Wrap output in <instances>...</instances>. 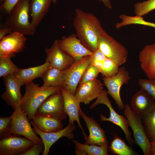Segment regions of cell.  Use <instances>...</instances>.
<instances>
[{
  "mask_svg": "<svg viewBox=\"0 0 155 155\" xmlns=\"http://www.w3.org/2000/svg\"><path fill=\"white\" fill-rule=\"evenodd\" d=\"M73 24L78 38L85 47L92 52L98 49L99 38L106 31L94 14L76 9Z\"/></svg>",
  "mask_w": 155,
  "mask_h": 155,
  "instance_id": "cell-1",
  "label": "cell"
},
{
  "mask_svg": "<svg viewBox=\"0 0 155 155\" xmlns=\"http://www.w3.org/2000/svg\"><path fill=\"white\" fill-rule=\"evenodd\" d=\"M62 88L39 86L32 82L26 85L25 92L22 97L20 108L25 113L29 121L35 117L37 110L50 95L60 90Z\"/></svg>",
  "mask_w": 155,
  "mask_h": 155,
  "instance_id": "cell-2",
  "label": "cell"
},
{
  "mask_svg": "<svg viewBox=\"0 0 155 155\" xmlns=\"http://www.w3.org/2000/svg\"><path fill=\"white\" fill-rule=\"evenodd\" d=\"M30 0H19L9 14L7 27L13 32L30 36L35 34L36 28L29 19Z\"/></svg>",
  "mask_w": 155,
  "mask_h": 155,
  "instance_id": "cell-3",
  "label": "cell"
},
{
  "mask_svg": "<svg viewBox=\"0 0 155 155\" xmlns=\"http://www.w3.org/2000/svg\"><path fill=\"white\" fill-rule=\"evenodd\" d=\"M98 49L119 66L127 61L128 52L126 48L106 32L99 37Z\"/></svg>",
  "mask_w": 155,
  "mask_h": 155,
  "instance_id": "cell-4",
  "label": "cell"
},
{
  "mask_svg": "<svg viewBox=\"0 0 155 155\" xmlns=\"http://www.w3.org/2000/svg\"><path fill=\"white\" fill-rule=\"evenodd\" d=\"M107 91L103 90L100 94L96 98L95 102L90 106L92 109L99 104L106 105L109 108L110 116L107 118L103 115L100 114V120L101 122L109 121L119 127L125 134V139L130 146L133 145L134 141L133 139L131 132L129 129L128 121L125 117L119 114L113 108L111 101L108 96Z\"/></svg>",
  "mask_w": 155,
  "mask_h": 155,
  "instance_id": "cell-5",
  "label": "cell"
},
{
  "mask_svg": "<svg viewBox=\"0 0 155 155\" xmlns=\"http://www.w3.org/2000/svg\"><path fill=\"white\" fill-rule=\"evenodd\" d=\"M124 114L133 132L134 142L140 148L144 155H151V141L146 135L142 118L132 111L127 104L125 105Z\"/></svg>",
  "mask_w": 155,
  "mask_h": 155,
  "instance_id": "cell-6",
  "label": "cell"
},
{
  "mask_svg": "<svg viewBox=\"0 0 155 155\" xmlns=\"http://www.w3.org/2000/svg\"><path fill=\"white\" fill-rule=\"evenodd\" d=\"M11 116V125L9 134L23 136L35 144L43 143L31 127L26 114L20 106L14 110Z\"/></svg>",
  "mask_w": 155,
  "mask_h": 155,
  "instance_id": "cell-7",
  "label": "cell"
},
{
  "mask_svg": "<svg viewBox=\"0 0 155 155\" xmlns=\"http://www.w3.org/2000/svg\"><path fill=\"white\" fill-rule=\"evenodd\" d=\"M35 116L53 117L62 121L67 118L61 90L50 95L44 101L37 110Z\"/></svg>",
  "mask_w": 155,
  "mask_h": 155,
  "instance_id": "cell-8",
  "label": "cell"
},
{
  "mask_svg": "<svg viewBox=\"0 0 155 155\" xmlns=\"http://www.w3.org/2000/svg\"><path fill=\"white\" fill-rule=\"evenodd\" d=\"M90 64V55L75 61L68 69L63 71L64 83L62 88L74 95L78 85L86 68Z\"/></svg>",
  "mask_w": 155,
  "mask_h": 155,
  "instance_id": "cell-9",
  "label": "cell"
},
{
  "mask_svg": "<svg viewBox=\"0 0 155 155\" xmlns=\"http://www.w3.org/2000/svg\"><path fill=\"white\" fill-rule=\"evenodd\" d=\"M102 79L107 88L108 94L113 98L119 109H124L125 105L121 98L120 90L122 85L128 84L131 79L128 71L122 66L114 76L109 78L103 77Z\"/></svg>",
  "mask_w": 155,
  "mask_h": 155,
  "instance_id": "cell-10",
  "label": "cell"
},
{
  "mask_svg": "<svg viewBox=\"0 0 155 155\" xmlns=\"http://www.w3.org/2000/svg\"><path fill=\"white\" fill-rule=\"evenodd\" d=\"M34 143L18 135L8 134L0 139V155H22Z\"/></svg>",
  "mask_w": 155,
  "mask_h": 155,
  "instance_id": "cell-11",
  "label": "cell"
},
{
  "mask_svg": "<svg viewBox=\"0 0 155 155\" xmlns=\"http://www.w3.org/2000/svg\"><path fill=\"white\" fill-rule=\"evenodd\" d=\"M57 42L61 49L76 61L93 53L83 45L76 34H72L68 37L63 36Z\"/></svg>",
  "mask_w": 155,
  "mask_h": 155,
  "instance_id": "cell-12",
  "label": "cell"
},
{
  "mask_svg": "<svg viewBox=\"0 0 155 155\" xmlns=\"http://www.w3.org/2000/svg\"><path fill=\"white\" fill-rule=\"evenodd\" d=\"M30 123L33 126V129L34 131L40 137L44 145V149L42 152V155H48L51 146L60 138L65 137L69 140H71L74 138L73 132L76 128L74 123H69L65 128L58 131L45 133L39 130L31 121Z\"/></svg>",
  "mask_w": 155,
  "mask_h": 155,
  "instance_id": "cell-13",
  "label": "cell"
},
{
  "mask_svg": "<svg viewBox=\"0 0 155 155\" xmlns=\"http://www.w3.org/2000/svg\"><path fill=\"white\" fill-rule=\"evenodd\" d=\"M45 52L46 61L49 62L51 67L62 71L69 68L75 61L61 49L57 40H54L50 48L46 47Z\"/></svg>",
  "mask_w": 155,
  "mask_h": 155,
  "instance_id": "cell-14",
  "label": "cell"
},
{
  "mask_svg": "<svg viewBox=\"0 0 155 155\" xmlns=\"http://www.w3.org/2000/svg\"><path fill=\"white\" fill-rule=\"evenodd\" d=\"M26 40L24 34L13 32L0 40V56L14 57L24 49Z\"/></svg>",
  "mask_w": 155,
  "mask_h": 155,
  "instance_id": "cell-15",
  "label": "cell"
},
{
  "mask_svg": "<svg viewBox=\"0 0 155 155\" xmlns=\"http://www.w3.org/2000/svg\"><path fill=\"white\" fill-rule=\"evenodd\" d=\"M5 90L1 96V98L13 110L20 107L22 96L20 92L22 86L15 75L4 77Z\"/></svg>",
  "mask_w": 155,
  "mask_h": 155,
  "instance_id": "cell-16",
  "label": "cell"
},
{
  "mask_svg": "<svg viewBox=\"0 0 155 155\" xmlns=\"http://www.w3.org/2000/svg\"><path fill=\"white\" fill-rule=\"evenodd\" d=\"M129 105L132 111L142 119L155 106V99L141 88L132 96Z\"/></svg>",
  "mask_w": 155,
  "mask_h": 155,
  "instance_id": "cell-17",
  "label": "cell"
},
{
  "mask_svg": "<svg viewBox=\"0 0 155 155\" xmlns=\"http://www.w3.org/2000/svg\"><path fill=\"white\" fill-rule=\"evenodd\" d=\"M103 84L97 79L79 84L74 95L81 103L89 104L96 98L103 90Z\"/></svg>",
  "mask_w": 155,
  "mask_h": 155,
  "instance_id": "cell-18",
  "label": "cell"
},
{
  "mask_svg": "<svg viewBox=\"0 0 155 155\" xmlns=\"http://www.w3.org/2000/svg\"><path fill=\"white\" fill-rule=\"evenodd\" d=\"M79 115L85 121L89 132L84 144L99 146L108 145L109 142L106 138L105 132L98 123L92 118L86 115L81 108Z\"/></svg>",
  "mask_w": 155,
  "mask_h": 155,
  "instance_id": "cell-19",
  "label": "cell"
},
{
  "mask_svg": "<svg viewBox=\"0 0 155 155\" xmlns=\"http://www.w3.org/2000/svg\"><path fill=\"white\" fill-rule=\"evenodd\" d=\"M64 100L65 111L69 117V123H74L76 121L79 127L82 131L84 139L87 137L81 125L79 119L80 102L74 95L62 88L61 89Z\"/></svg>",
  "mask_w": 155,
  "mask_h": 155,
  "instance_id": "cell-20",
  "label": "cell"
},
{
  "mask_svg": "<svg viewBox=\"0 0 155 155\" xmlns=\"http://www.w3.org/2000/svg\"><path fill=\"white\" fill-rule=\"evenodd\" d=\"M139 61L148 78L155 79V43L146 45L140 51Z\"/></svg>",
  "mask_w": 155,
  "mask_h": 155,
  "instance_id": "cell-21",
  "label": "cell"
},
{
  "mask_svg": "<svg viewBox=\"0 0 155 155\" xmlns=\"http://www.w3.org/2000/svg\"><path fill=\"white\" fill-rule=\"evenodd\" d=\"M51 67L50 63L46 61L39 66L26 69H19L15 75L22 86L26 85L36 78H42L45 72Z\"/></svg>",
  "mask_w": 155,
  "mask_h": 155,
  "instance_id": "cell-22",
  "label": "cell"
},
{
  "mask_svg": "<svg viewBox=\"0 0 155 155\" xmlns=\"http://www.w3.org/2000/svg\"><path fill=\"white\" fill-rule=\"evenodd\" d=\"M52 0H30V14L31 17V23L36 28L40 23L47 13Z\"/></svg>",
  "mask_w": 155,
  "mask_h": 155,
  "instance_id": "cell-23",
  "label": "cell"
},
{
  "mask_svg": "<svg viewBox=\"0 0 155 155\" xmlns=\"http://www.w3.org/2000/svg\"><path fill=\"white\" fill-rule=\"evenodd\" d=\"M31 121L39 130L44 132L58 131L63 129V127L61 121L53 117L35 116Z\"/></svg>",
  "mask_w": 155,
  "mask_h": 155,
  "instance_id": "cell-24",
  "label": "cell"
},
{
  "mask_svg": "<svg viewBox=\"0 0 155 155\" xmlns=\"http://www.w3.org/2000/svg\"><path fill=\"white\" fill-rule=\"evenodd\" d=\"M44 87L62 88L64 83L63 71L51 67L44 73L42 78Z\"/></svg>",
  "mask_w": 155,
  "mask_h": 155,
  "instance_id": "cell-25",
  "label": "cell"
},
{
  "mask_svg": "<svg viewBox=\"0 0 155 155\" xmlns=\"http://www.w3.org/2000/svg\"><path fill=\"white\" fill-rule=\"evenodd\" d=\"M73 142L75 146V149L83 151L88 155H108V145L99 146L95 145L82 144L75 140Z\"/></svg>",
  "mask_w": 155,
  "mask_h": 155,
  "instance_id": "cell-26",
  "label": "cell"
},
{
  "mask_svg": "<svg viewBox=\"0 0 155 155\" xmlns=\"http://www.w3.org/2000/svg\"><path fill=\"white\" fill-rule=\"evenodd\" d=\"M109 149L112 153L118 155L138 154L133 149L127 145L124 141L117 136H115Z\"/></svg>",
  "mask_w": 155,
  "mask_h": 155,
  "instance_id": "cell-27",
  "label": "cell"
},
{
  "mask_svg": "<svg viewBox=\"0 0 155 155\" xmlns=\"http://www.w3.org/2000/svg\"><path fill=\"white\" fill-rule=\"evenodd\" d=\"M142 119L146 135L151 142L155 137V106Z\"/></svg>",
  "mask_w": 155,
  "mask_h": 155,
  "instance_id": "cell-28",
  "label": "cell"
},
{
  "mask_svg": "<svg viewBox=\"0 0 155 155\" xmlns=\"http://www.w3.org/2000/svg\"><path fill=\"white\" fill-rule=\"evenodd\" d=\"M9 56H0V77L16 75L19 68L12 61Z\"/></svg>",
  "mask_w": 155,
  "mask_h": 155,
  "instance_id": "cell-29",
  "label": "cell"
},
{
  "mask_svg": "<svg viewBox=\"0 0 155 155\" xmlns=\"http://www.w3.org/2000/svg\"><path fill=\"white\" fill-rule=\"evenodd\" d=\"M119 67L113 61L106 57L100 68V73L103 77H112L118 73L119 69Z\"/></svg>",
  "mask_w": 155,
  "mask_h": 155,
  "instance_id": "cell-30",
  "label": "cell"
},
{
  "mask_svg": "<svg viewBox=\"0 0 155 155\" xmlns=\"http://www.w3.org/2000/svg\"><path fill=\"white\" fill-rule=\"evenodd\" d=\"M136 15L142 16L155 9V0H147L138 2L134 5Z\"/></svg>",
  "mask_w": 155,
  "mask_h": 155,
  "instance_id": "cell-31",
  "label": "cell"
},
{
  "mask_svg": "<svg viewBox=\"0 0 155 155\" xmlns=\"http://www.w3.org/2000/svg\"><path fill=\"white\" fill-rule=\"evenodd\" d=\"M100 72L99 68L90 64L84 72L79 84L97 79Z\"/></svg>",
  "mask_w": 155,
  "mask_h": 155,
  "instance_id": "cell-32",
  "label": "cell"
},
{
  "mask_svg": "<svg viewBox=\"0 0 155 155\" xmlns=\"http://www.w3.org/2000/svg\"><path fill=\"white\" fill-rule=\"evenodd\" d=\"M138 83L141 88L155 99V79L140 78Z\"/></svg>",
  "mask_w": 155,
  "mask_h": 155,
  "instance_id": "cell-33",
  "label": "cell"
},
{
  "mask_svg": "<svg viewBox=\"0 0 155 155\" xmlns=\"http://www.w3.org/2000/svg\"><path fill=\"white\" fill-rule=\"evenodd\" d=\"M12 122L11 115L0 118V138L8 135L10 130Z\"/></svg>",
  "mask_w": 155,
  "mask_h": 155,
  "instance_id": "cell-34",
  "label": "cell"
},
{
  "mask_svg": "<svg viewBox=\"0 0 155 155\" xmlns=\"http://www.w3.org/2000/svg\"><path fill=\"white\" fill-rule=\"evenodd\" d=\"M106 57L98 49L90 55V64L97 66L100 69L102 63Z\"/></svg>",
  "mask_w": 155,
  "mask_h": 155,
  "instance_id": "cell-35",
  "label": "cell"
},
{
  "mask_svg": "<svg viewBox=\"0 0 155 155\" xmlns=\"http://www.w3.org/2000/svg\"><path fill=\"white\" fill-rule=\"evenodd\" d=\"M44 146L42 144H34L29 149L22 154V155H39L43 151Z\"/></svg>",
  "mask_w": 155,
  "mask_h": 155,
  "instance_id": "cell-36",
  "label": "cell"
},
{
  "mask_svg": "<svg viewBox=\"0 0 155 155\" xmlns=\"http://www.w3.org/2000/svg\"><path fill=\"white\" fill-rule=\"evenodd\" d=\"M19 0H5L1 4L0 9L9 14Z\"/></svg>",
  "mask_w": 155,
  "mask_h": 155,
  "instance_id": "cell-37",
  "label": "cell"
},
{
  "mask_svg": "<svg viewBox=\"0 0 155 155\" xmlns=\"http://www.w3.org/2000/svg\"><path fill=\"white\" fill-rule=\"evenodd\" d=\"M13 32L12 30L9 28L0 29V40L6 36L7 34H9Z\"/></svg>",
  "mask_w": 155,
  "mask_h": 155,
  "instance_id": "cell-38",
  "label": "cell"
},
{
  "mask_svg": "<svg viewBox=\"0 0 155 155\" xmlns=\"http://www.w3.org/2000/svg\"><path fill=\"white\" fill-rule=\"evenodd\" d=\"M102 2L107 8L111 9L112 6L111 2L110 0H98Z\"/></svg>",
  "mask_w": 155,
  "mask_h": 155,
  "instance_id": "cell-39",
  "label": "cell"
},
{
  "mask_svg": "<svg viewBox=\"0 0 155 155\" xmlns=\"http://www.w3.org/2000/svg\"><path fill=\"white\" fill-rule=\"evenodd\" d=\"M151 155H155V137L151 142Z\"/></svg>",
  "mask_w": 155,
  "mask_h": 155,
  "instance_id": "cell-40",
  "label": "cell"
},
{
  "mask_svg": "<svg viewBox=\"0 0 155 155\" xmlns=\"http://www.w3.org/2000/svg\"><path fill=\"white\" fill-rule=\"evenodd\" d=\"M52 0V2H53L54 3H56L57 0Z\"/></svg>",
  "mask_w": 155,
  "mask_h": 155,
  "instance_id": "cell-41",
  "label": "cell"
},
{
  "mask_svg": "<svg viewBox=\"0 0 155 155\" xmlns=\"http://www.w3.org/2000/svg\"><path fill=\"white\" fill-rule=\"evenodd\" d=\"M5 0H0V3L1 4H2Z\"/></svg>",
  "mask_w": 155,
  "mask_h": 155,
  "instance_id": "cell-42",
  "label": "cell"
}]
</instances>
